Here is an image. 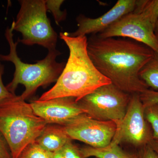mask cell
Returning <instances> with one entry per match:
<instances>
[{
  "label": "cell",
  "mask_w": 158,
  "mask_h": 158,
  "mask_svg": "<svg viewBox=\"0 0 158 158\" xmlns=\"http://www.w3.org/2000/svg\"><path fill=\"white\" fill-rule=\"evenodd\" d=\"M87 51L97 69L111 83L126 93L141 94L149 89L139 73L154 52L142 44L122 38L88 39Z\"/></svg>",
  "instance_id": "cell-1"
},
{
  "label": "cell",
  "mask_w": 158,
  "mask_h": 158,
  "mask_svg": "<svg viewBox=\"0 0 158 158\" xmlns=\"http://www.w3.org/2000/svg\"><path fill=\"white\" fill-rule=\"evenodd\" d=\"M59 36L69 49L68 61L56 84L44 93L39 100L70 97L77 102L99 87L111 83L97 69L90 59L86 36L70 37L67 32L60 33Z\"/></svg>",
  "instance_id": "cell-2"
},
{
  "label": "cell",
  "mask_w": 158,
  "mask_h": 158,
  "mask_svg": "<svg viewBox=\"0 0 158 158\" xmlns=\"http://www.w3.org/2000/svg\"><path fill=\"white\" fill-rule=\"evenodd\" d=\"M14 22L11 27H7L5 37L9 46V52L7 55L0 54V61L11 62L14 64L15 71L13 79L6 86L12 94H15L18 85H23L25 90L20 95L25 100L31 97L39 87L47 86L56 82L66 63L57 62V57L61 53L56 49L48 51L45 58L35 64L26 63L18 56L17 47L19 41L15 42L13 37Z\"/></svg>",
  "instance_id": "cell-3"
},
{
  "label": "cell",
  "mask_w": 158,
  "mask_h": 158,
  "mask_svg": "<svg viewBox=\"0 0 158 158\" xmlns=\"http://www.w3.org/2000/svg\"><path fill=\"white\" fill-rule=\"evenodd\" d=\"M47 125L20 95L14 94L0 102V132L7 141L12 158H19Z\"/></svg>",
  "instance_id": "cell-4"
},
{
  "label": "cell",
  "mask_w": 158,
  "mask_h": 158,
  "mask_svg": "<svg viewBox=\"0 0 158 158\" xmlns=\"http://www.w3.org/2000/svg\"><path fill=\"white\" fill-rule=\"evenodd\" d=\"M20 8L14 31L22 35L19 42L26 45L37 44L48 51L56 49L58 34L52 27L47 15L45 0H20Z\"/></svg>",
  "instance_id": "cell-5"
},
{
  "label": "cell",
  "mask_w": 158,
  "mask_h": 158,
  "mask_svg": "<svg viewBox=\"0 0 158 158\" xmlns=\"http://www.w3.org/2000/svg\"><path fill=\"white\" fill-rule=\"evenodd\" d=\"M131 94L112 84L97 88L78 101L91 118L100 121H112L116 124L125 115Z\"/></svg>",
  "instance_id": "cell-6"
},
{
  "label": "cell",
  "mask_w": 158,
  "mask_h": 158,
  "mask_svg": "<svg viewBox=\"0 0 158 158\" xmlns=\"http://www.w3.org/2000/svg\"><path fill=\"white\" fill-rule=\"evenodd\" d=\"M116 125L113 143L127 144L138 150L148 145L153 139L152 131L144 117V107L139 94H131L125 115Z\"/></svg>",
  "instance_id": "cell-7"
},
{
  "label": "cell",
  "mask_w": 158,
  "mask_h": 158,
  "mask_svg": "<svg viewBox=\"0 0 158 158\" xmlns=\"http://www.w3.org/2000/svg\"><path fill=\"white\" fill-rule=\"evenodd\" d=\"M61 126L72 140L82 141L96 148L109 145L116 130L114 122L96 120L86 113L80 114Z\"/></svg>",
  "instance_id": "cell-8"
},
{
  "label": "cell",
  "mask_w": 158,
  "mask_h": 158,
  "mask_svg": "<svg viewBox=\"0 0 158 158\" xmlns=\"http://www.w3.org/2000/svg\"><path fill=\"white\" fill-rule=\"evenodd\" d=\"M97 36L101 38H130L158 53V40L155 34L154 27L142 13L133 11L126 15Z\"/></svg>",
  "instance_id": "cell-9"
},
{
  "label": "cell",
  "mask_w": 158,
  "mask_h": 158,
  "mask_svg": "<svg viewBox=\"0 0 158 158\" xmlns=\"http://www.w3.org/2000/svg\"><path fill=\"white\" fill-rule=\"evenodd\" d=\"M31 107L34 113L47 124L63 125L80 114L86 113L76 99L63 97L46 101H33Z\"/></svg>",
  "instance_id": "cell-10"
},
{
  "label": "cell",
  "mask_w": 158,
  "mask_h": 158,
  "mask_svg": "<svg viewBox=\"0 0 158 158\" xmlns=\"http://www.w3.org/2000/svg\"><path fill=\"white\" fill-rule=\"evenodd\" d=\"M136 3V0H118L109 11L96 18H90L81 15L77 19V29L73 33L67 32V34L70 37H77L99 34L126 15L133 12Z\"/></svg>",
  "instance_id": "cell-11"
},
{
  "label": "cell",
  "mask_w": 158,
  "mask_h": 158,
  "mask_svg": "<svg viewBox=\"0 0 158 158\" xmlns=\"http://www.w3.org/2000/svg\"><path fill=\"white\" fill-rule=\"evenodd\" d=\"M63 127L58 124H47L36 141L43 148L52 152L60 150L72 141Z\"/></svg>",
  "instance_id": "cell-12"
},
{
  "label": "cell",
  "mask_w": 158,
  "mask_h": 158,
  "mask_svg": "<svg viewBox=\"0 0 158 158\" xmlns=\"http://www.w3.org/2000/svg\"><path fill=\"white\" fill-rule=\"evenodd\" d=\"M79 152L81 158H138L137 152L128 151L112 142L106 147L99 148L85 146L79 148Z\"/></svg>",
  "instance_id": "cell-13"
},
{
  "label": "cell",
  "mask_w": 158,
  "mask_h": 158,
  "mask_svg": "<svg viewBox=\"0 0 158 158\" xmlns=\"http://www.w3.org/2000/svg\"><path fill=\"white\" fill-rule=\"evenodd\" d=\"M139 77L152 90H158V53L155 52L151 59L139 73Z\"/></svg>",
  "instance_id": "cell-14"
},
{
  "label": "cell",
  "mask_w": 158,
  "mask_h": 158,
  "mask_svg": "<svg viewBox=\"0 0 158 158\" xmlns=\"http://www.w3.org/2000/svg\"><path fill=\"white\" fill-rule=\"evenodd\" d=\"M134 11L144 14L155 27L158 19V0H136Z\"/></svg>",
  "instance_id": "cell-15"
},
{
  "label": "cell",
  "mask_w": 158,
  "mask_h": 158,
  "mask_svg": "<svg viewBox=\"0 0 158 158\" xmlns=\"http://www.w3.org/2000/svg\"><path fill=\"white\" fill-rule=\"evenodd\" d=\"M54 153L40 146L36 141L23 150L19 158H53Z\"/></svg>",
  "instance_id": "cell-16"
},
{
  "label": "cell",
  "mask_w": 158,
  "mask_h": 158,
  "mask_svg": "<svg viewBox=\"0 0 158 158\" xmlns=\"http://www.w3.org/2000/svg\"><path fill=\"white\" fill-rule=\"evenodd\" d=\"M144 115L152 128L153 139L158 140V103L144 107Z\"/></svg>",
  "instance_id": "cell-17"
},
{
  "label": "cell",
  "mask_w": 158,
  "mask_h": 158,
  "mask_svg": "<svg viewBox=\"0 0 158 158\" xmlns=\"http://www.w3.org/2000/svg\"><path fill=\"white\" fill-rule=\"evenodd\" d=\"M64 1L62 0H46V6L48 11L52 12L56 23L59 25V23L65 19L66 11H62L60 7Z\"/></svg>",
  "instance_id": "cell-18"
},
{
  "label": "cell",
  "mask_w": 158,
  "mask_h": 158,
  "mask_svg": "<svg viewBox=\"0 0 158 158\" xmlns=\"http://www.w3.org/2000/svg\"><path fill=\"white\" fill-rule=\"evenodd\" d=\"M139 95L144 108L158 103V90L148 89Z\"/></svg>",
  "instance_id": "cell-19"
},
{
  "label": "cell",
  "mask_w": 158,
  "mask_h": 158,
  "mask_svg": "<svg viewBox=\"0 0 158 158\" xmlns=\"http://www.w3.org/2000/svg\"><path fill=\"white\" fill-rule=\"evenodd\" d=\"M60 151L63 158H81L79 152V148L74 145L72 141L65 144Z\"/></svg>",
  "instance_id": "cell-20"
},
{
  "label": "cell",
  "mask_w": 158,
  "mask_h": 158,
  "mask_svg": "<svg viewBox=\"0 0 158 158\" xmlns=\"http://www.w3.org/2000/svg\"><path fill=\"white\" fill-rule=\"evenodd\" d=\"M4 71L5 66L0 62V102L6 98H9L14 94L9 92L3 83L2 77Z\"/></svg>",
  "instance_id": "cell-21"
},
{
  "label": "cell",
  "mask_w": 158,
  "mask_h": 158,
  "mask_svg": "<svg viewBox=\"0 0 158 158\" xmlns=\"http://www.w3.org/2000/svg\"><path fill=\"white\" fill-rule=\"evenodd\" d=\"M138 158H158V155L149 145H145L138 150Z\"/></svg>",
  "instance_id": "cell-22"
},
{
  "label": "cell",
  "mask_w": 158,
  "mask_h": 158,
  "mask_svg": "<svg viewBox=\"0 0 158 158\" xmlns=\"http://www.w3.org/2000/svg\"><path fill=\"white\" fill-rule=\"evenodd\" d=\"M0 158H12L7 141L0 132Z\"/></svg>",
  "instance_id": "cell-23"
},
{
  "label": "cell",
  "mask_w": 158,
  "mask_h": 158,
  "mask_svg": "<svg viewBox=\"0 0 158 158\" xmlns=\"http://www.w3.org/2000/svg\"><path fill=\"white\" fill-rule=\"evenodd\" d=\"M148 145L152 148L158 155V140L152 139Z\"/></svg>",
  "instance_id": "cell-24"
},
{
  "label": "cell",
  "mask_w": 158,
  "mask_h": 158,
  "mask_svg": "<svg viewBox=\"0 0 158 158\" xmlns=\"http://www.w3.org/2000/svg\"><path fill=\"white\" fill-rule=\"evenodd\" d=\"M53 158H63L60 150L54 152Z\"/></svg>",
  "instance_id": "cell-25"
},
{
  "label": "cell",
  "mask_w": 158,
  "mask_h": 158,
  "mask_svg": "<svg viewBox=\"0 0 158 158\" xmlns=\"http://www.w3.org/2000/svg\"><path fill=\"white\" fill-rule=\"evenodd\" d=\"M154 33L158 40V19L154 27Z\"/></svg>",
  "instance_id": "cell-26"
},
{
  "label": "cell",
  "mask_w": 158,
  "mask_h": 158,
  "mask_svg": "<svg viewBox=\"0 0 158 158\" xmlns=\"http://www.w3.org/2000/svg\"><path fill=\"white\" fill-rule=\"evenodd\" d=\"M94 158H95V157H94Z\"/></svg>",
  "instance_id": "cell-27"
}]
</instances>
